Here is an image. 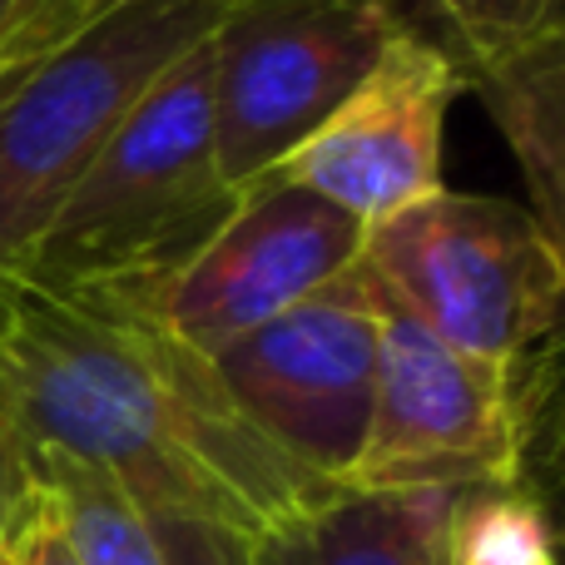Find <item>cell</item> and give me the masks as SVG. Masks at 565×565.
<instances>
[{"label": "cell", "instance_id": "4fadbf2b", "mask_svg": "<svg viewBox=\"0 0 565 565\" xmlns=\"http://www.w3.org/2000/svg\"><path fill=\"white\" fill-rule=\"evenodd\" d=\"M451 565H556V541L526 487L457 491Z\"/></svg>", "mask_w": 565, "mask_h": 565}, {"label": "cell", "instance_id": "ac0fdd59", "mask_svg": "<svg viewBox=\"0 0 565 565\" xmlns=\"http://www.w3.org/2000/svg\"><path fill=\"white\" fill-rule=\"evenodd\" d=\"M6 10H10V0H0V20H6Z\"/></svg>", "mask_w": 565, "mask_h": 565}, {"label": "cell", "instance_id": "e0dca14e", "mask_svg": "<svg viewBox=\"0 0 565 565\" xmlns=\"http://www.w3.org/2000/svg\"><path fill=\"white\" fill-rule=\"evenodd\" d=\"M25 491H30V441L20 437L15 417H10L6 397H0V526L10 521V511L20 507Z\"/></svg>", "mask_w": 565, "mask_h": 565}, {"label": "cell", "instance_id": "30bf717a", "mask_svg": "<svg viewBox=\"0 0 565 565\" xmlns=\"http://www.w3.org/2000/svg\"><path fill=\"white\" fill-rule=\"evenodd\" d=\"M457 491L338 487L248 541L254 565H451Z\"/></svg>", "mask_w": 565, "mask_h": 565}, {"label": "cell", "instance_id": "8fae6325", "mask_svg": "<svg viewBox=\"0 0 565 565\" xmlns=\"http://www.w3.org/2000/svg\"><path fill=\"white\" fill-rule=\"evenodd\" d=\"M461 95H477L526 174L531 218L565 244V30L461 65Z\"/></svg>", "mask_w": 565, "mask_h": 565}, {"label": "cell", "instance_id": "9c48e42d", "mask_svg": "<svg viewBox=\"0 0 565 565\" xmlns=\"http://www.w3.org/2000/svg\"><path fill=\"white\" fill-rule=\"evenodd\" d=\"M457 95V55L417 30H397L352 95L268 174L372 228L441 189V129Z\"/></svg>", "mask_w": 565, "mask_h": 565}, {"label": "cell", "instance_id": "5b68a950", "mask_svg": "<svg viewBox=\"0 0 565 565\" xmlns=\"http://www.w3.org/2000/svg\"><path fill=\"white\" fill-rule=\"evenodd\" d=\"M546 387L521 367L501 372L431 338L382 292L377 392L348 487L362 491H477L526 487L531 437Z\"/></svg>", "mask_w": 565, "mask_h": 565}, {"label": "cell", "instance_id": "8992f818", "mask_svg": "<svg viewBox=\"0 0 565 565\" xmlns=\"http://www.w3.org/2000/svg\"><path fill=\"white\" fill-rule=\"evenodd\" d=\"M397 30L422 35L412 0H228L209 35L224 184L244 194L278 169Z\"/></svg>", "mask_w": 565, "mask_h": 565}, {"label": "cell", "instance_id": "7c38bea8", "mask_svg": "<svg viewBox=\"0 0 565 565\" xmlns=\"http://www.w3.org/2000/svg\"><path fill=\"white\" fill-rule=\"evenodd\" d=\"M30 481L50 501L79 565H164L149 516L85 461L50 447H30Z\"/></svg>", "mask_w": 565, "mask_h": 565}, {"label": "cell", "instance_id": "5bb4252c", "mask_svg": "<svg viewBox=\"0 0 565 565\" xmlns=\"http://www.w3.org/2000/svg\"><path fill=\"white\" fill-rule=\"evenodd\" d=\"M417 10L427 35L447 45L457 65L565 30V0H417Z\"/></svg>", "mask_w": 565, "mask_h": 565}, {"label": "cell", "instance_id": "6da1fadb", "mask_svg": "<svg viewBox=\"0 0 565 565\" xmlns=\"http://www.w3.org/2000/svg\"><path fill=\"white\" fill-rule=\"evenodd\" d=\"M0 397L30 447L105 471L145 516L254 541L338 491L238 417L209 358L95 288L0 268Z\"/></svg>", "mask_w": 565, "mask_h": 565}, {"label": "cell", "instance_id": "52a82bcc", "mask_svg": "<svg viewBox=\"0 0 565 565\" xmlns=\"http://www.w3.org/2000/svg\"><path fill=\"white\" fill-rule=\"evenodd\" d=\"M382 282L362 258L328 288L209 358L238 417L298 471L348 487L377 392Z\"/></svg>", "mask_w": 565, "mask_h": 565}, {"label": "cell", "instance_id": "7a4b0ae2", "mask_svg": "<svg viewBox=\"0 0 565 565\" xmlns=\"http://www.w3.org/2000/svg\"><path fill=\"white\" fill-rule=\"evenodd\" d=\"M214 149V55L194 45L109 135L15 274L45 288H105L179 274L234 218Z\"/></svg>", "mask_w": 565, "mask_h": 565}, {"label": "cell", "instance_id": "277c9868", "mask_svg": "<svg viewBox=\"0 0 565 565\" xmlns=\"http://www.w3.org/2000/svg\"><path fill=\"white\" fill-rule=\"evenodd\" d=\"M362 268L431 338L487 367H521L556 342L565 244L507 199L437 189L362 238Z\"/></svg>", "mask_w": 565, "mask_h": 565}, {"label": "cell", "instance_id": "3957f363", "mask_svg": "<svg viewBox=\"0 0 565 565\" xmlns=\"http://www.w3.org/2000/svg\"><path fill=\"white\" fill-rule=\"evenodd\" d=\"M228 0H115L70 45L0 75V268H15L129 109L214 35Z\"/></svg>", "mask_w": 565, "mask_h": 565}, {"label": "cell", "instance_id": "2e32d148", "mask_svg": "<svg viewBox=\"0 0 565 565\" xmlns=\"http://www.w3.org/2000/svg\"><path fill=\"white\" fill-rule=\"evenodd\" d=\"M149 526L164 551V565H254L248 536H238V531L184 516H149Z\"/></svg>", "mask_w": 565, "mask_h": 565}, {"label": "cell", "instance_id": "9a60e30c", "mask_svg": "<svg viewBox=\"0 0 565 565\" xmlns=\"http://www.w3.org/2000/svg\"><path fill=\"white\" fill-rule=\"evenodd\" d=\"M0 565H79L50 501L35 491V481L20 497V507L10 511V521L0 526Z\"/></svg>", "mask_w": 565, "mask_h": 565}, {"label": "cell", "instance_id": "ba28073f", "mask_svg": "<svg viewBox=\"0 0 565 565\" xmlns=\"http://www.w3.org/2000/svg\"><path fill=\"white\" fill-rule=\"evenodd\" d=\"M362 238L367 228L328 199L264 174L244 189L234 218L179 274L105 282L95 292L145 312L199 358H214L348 274L362 258Z\"/></svg>", "mask_w": 565, "mask_h": 565}]
</instances>
